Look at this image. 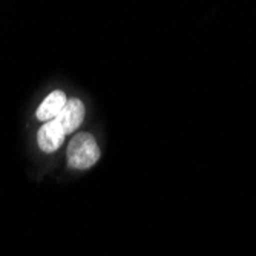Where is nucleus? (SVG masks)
I'll return each mask as SVG.
<instances>
[{"mask_svg":"<svg viewBox=\"0 0 256 256\" xmlns=\"http://www.w3.org/2000/svg\"><path fill=\"white\" fill-rule=\"evenodd\" d=\"M68 164L72 169L86 170L92 168L100 158V149L96 138L88 132L74 135L68 146Z\"/></svg>","mask_w":256,"mask_h":256,"instance_id":"f257e3e1","label":"nucleus"},{"mask_svg":"<svg viewBox=\"0 0 256 256\" xmlns=\"http://www.w3.org/2000/svg\"><path fill=\"white\" fill-rule=\"evenodd\" d=\"M84 118V106L78 98H71L68 100L62 112L58 114V117L56 122L62 126L64 134H74L80 128Z\"/></svg>","mask_w":256,"mask_h":256,"instance_id":"f03ea898","label":"nucleus"},{"mask_svg":"<svg viewBox=\"0 0 256 256\" xmlns=\"http://www.w3.org/2000/svg\"><path fill=\"white\" fill-rule=\"evenodd\" d=\"M64 130L62 129V126L52 120V122H48L44 123L38 134H37V143L40 146V149L46 154H51V152H56L64 142Z\"/></svg>","mask_w":256,"mask_h":256,"instance_id":"7ed1b4c3","label":"nucleus"},{"mask_svg":"<svg viewBox=\"0 0 256 256\" xmlns=\"http://www.w3.org/2000/svg\"><path fill=\"white\" fill-rule=\"evenodd\" d=\"M66 96H64V92L62 90H54L51 92V94L46 97L42 104L38 106L37 112H36V117L37 120L40 122H44V123H48V122H52L58 117V114L62 112V109L64 108L66 104Z\"/></svg>","mask_w":256,"mask_h":256,"instance_id":"20e7f679","label":"nucleus"}]
</instances>
